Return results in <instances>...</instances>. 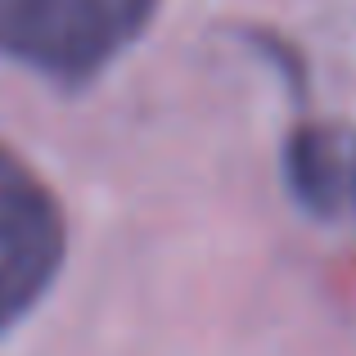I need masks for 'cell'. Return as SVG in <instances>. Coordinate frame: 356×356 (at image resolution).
Returning a JSON list of instances; mask_svg holds the SVG:
<instances>
[{"label":"cell","mask_w":356,"mask_h":356,"mask_svg":"<svg viewBox=\"0 0 356 356\" xmlns=\"http://www.w3.org/2000/svg\"><path fill=\"white\" fill-rule=\"evenodd\" d=\"M284 176L293 199L307 212H334L343 190V167H339V149L334 136L325 127H293L289 136V154H284Z\"/></svg>","instance_id":"3957f363"},{"label":"cell","mask_w":356,"mask_h":356,"mask_svg":"<svg viewBox=\"0 0 356 356\" xmlns=\"http://www.w3.org/2000/svg\"><path fill=\"white\" fill-rule=\"evenodd\" d=\"M154 14L158 0H0V54L77 90L113 68Z\"/></svg>","instance_id":"6da1fadb"},{"label":"cell","mask_w":356,"mask_h":356,"mask_svg":"<svg viewBox=\"0 0 356 356\" xmlns=\"http://www.w3.org/2000/svg\"><path fill=\"white\" fill-rule=\"evenodd\" d=\"M352 190H356V172H352Z\"/></svg>","instance_id":"277c9868"},{"label":"cell","mask_w":356,"mask_h":356,"mask_svg":"<svg viewBox=\"0 0 356 356\" xmlns=\"http://www.w3.org/2000/svg\"><path fill=\"white\" fill-rule=\"evenodd\" d=\"M68 257L59 194L0 140V339L14 334L54 289Z\"/></svg>","instance_id":"7a4b0ae2"}]
</instances>
